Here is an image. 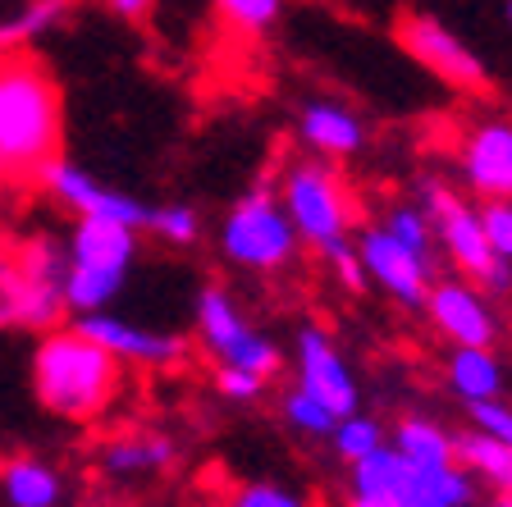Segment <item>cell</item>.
<instances>
[{
  "label": "cell",
  "instance_id": "d4e9b609",
  "mask_svg": "<svg viewBox=\"0 0 512 507\" xmlns=\"http://www.w3.org/2000/svg\"><path fill=\"white\" fill-rule=\"evenodd\" d=\"M334 453L343 457V462H357V457L375 453L380 444H389V434H384V425L375 421V416H362V412H348L339 416V425H334Z\"/></svg>",
  "mask_w": 512,
  "mask_h": 507
},
{
  "label": "cell",
  "instance_id": "9c48e42d",
  "mask_svg": "<svg viewBox=\"0 0 512 507\" xmlns=\"http://www.w3.org/2000/svg\"><path fill=\"white\" fill-rule=\"evenodd\" d=\"M37 188L51 201H60L64 211H74L78 220L96 215V220H119L138 233L147 229V220H151V206H142L138 197H128V192H119V188H106L92 169L74 165V160H64V156L46 160V165L37 169Z\"/></svg>",
  "mask_w": 512,
  "mask_h": 507
},
{
  "label": "cell",
  "instance_id": "ac0fdd59",
  "mask_svg": "<svg viewBox=\"0 0 512 507\" xmlns=\"http://www.w3.org/2000/svg\"><path fill=\"white\" fill-rule=\"evenodd\" d=\"M174 457H179V448L165 434H124V439L101 448V471L128 480L142 471H165V466H174Z\"/></svg>",
  "mask_w": 512,
  "mask_h": 507
},
{
  "label": "cell",
  "instance_id": "d6a6232c",
  "mask_svg": "<svg viewBox=\"0 0 512 507\" xmlns=\"http://www.w3.org/2000/svg\"><path fill=\"white\" fill-rule=\"evenodd\" d=\"M471 421H476V430L494 434V439L512 453V407H503L499 398L494 402H471Z\"/></svg>",
  "mask_w": 512,
  "mask_h": 507
},
{
  "label": "cell",
  "instance_id": "ba28073f",
  "mask_svg": "<svg viewBox=\"0 0 512 507\" xmlns=\"http://www.w3.org/2000/svg\"><path fill=\"white\" fill-rule=\"evenodd\" d=\"M192 316H197V338H202L206 352L220 366H243L252 375H266V380L284 366L279 348L234 307V297L224 293L220 284H206L197 293V311Z\"/></svg>",
  "mask_w": 512,
  "mask_h": 507
},
{
  "label": "cell",
  "instance_id": "8d00e7d4",
  "mask_svg": "<svg viewBox=\"0 0 512 507\" xmlns=\"http://www.w3.org/2000/svg\"><path fill=\"white\" fill-rule=\"evenodd\" d=\"M490 507H512V494H499V498H494Z\"/></svg>",
  "mask_w": 512,
  "mask_h": 507
},
{
  "label": "cell",
  "instance_id": "5b68a950",
  "mask_svg": "<svg viewBox=\"0 0 512 507\" xmlns=\"http://www.w3.org/2000/svg\"><path fill=\"white\" fill-rule=\"evenodd\" d=\"M298 243L302 238H298V229H293V220H288L275 183H256L220 220V252H224V261H234L238 270L275 275V270H284V265L298 256Z\"/></svg>",
  "mask_w": 512,
  "mask_h": 507
},
{
  "label": "cell",
  "instance_id": "ffe728a7",
  "mask_svg": "<svg viewBox=\"0 0 512 507\" xmlns=\"http://www.w3.org/2000/svg\"><path fill=\"white\" fill-rule=\"evenodd\" d=\"M407 466H439V462H458V434H448L444 425L426 421V416H403L394 425V439Z\"/></svg>",
  "mask_w": 512,
  "mask_h": 507
},
{
  "label": "cell",
  "instance_id": "484cf974",
  "mask_svg": "<svg viewBox=\"0 0 512 507\" xmlns=\"http://www.w3.org/2000/svg\"><path fill=\"white\" fill-rule=\"evenodd\" d=\"M284 5L288 0H211V10L220 14L229 28L252 32V37L275 28V23L284 19Z\"/></svg>",
  "mask_w": 512,
  "mask_h": 507
},
{
  "label": "cell",
  "instance_id": "44dd1931",
  "mask_svg": "<svg viewBox=\"0 0 512 507\" xmlns=\"http://www.w3.org/2000/svg\"><path fill=\"white\" fill-rule=\"evenodd\" d=\"M403 471H407V462L398 457V448L380 444L375 453L357 457V462L348 466V489H352V498H398Z\"/></svg>",
  "mask_w": 512,
  "mask_h": 507
},
{
  "label": "cell",
  "instance_id": "277c9868",
  "mask_svg": "<svg viewBox=\"0 0 512 507\" xmlns=\"http://www.w3.org/2000/svg\"><path fill=\"white\" fill-rule=\"evenodd\" d=\"M275 188L288 220H293V229H298V238L307 247L325 252L330 243H343L352 233L357 206H352V192L343 183V174L334 169V160H320V156L288 160Z\"/></svg>",
  "mask_w": 512,
  "mask_h": 507
},
{
  "label": "cell",
  "instance_id": "d590c367",
  "mask_svg": "<svg viewBox=\"0 0 512 507\" xmlns=\"http://www.w3.org/2000/svg\"><path fill=\"white\" fill-rule=\"evenodd\" d=\"M348 507H403L398 498H352Z\"/></svg>",
  "mask_w": 512,
  "mask_h": 507
},
{
  "label": "cell",
  "instance_id": "7a4b0ae2",
  "mask_svg": "<svg viewBox=\"0 0 512 507\" xmlns=\"http://www.w3.org/2000/svg\"><path fill=\"white\" fill-rule=\"evenodd\" d=\"M124 366L87 334L51 329L32 352V393L60 421H96L119 398Z\"/></svg>",
  "mask_w": 512,
  "mask_h": 507
},
{
  "label": "cell",
  "instance_id": "cb8c5ba5",
  "mask_svg": "<svg viewBox=\"0 0 512 507\" xmlns=\"http://www.w3.org/2000/svg\"><path fill=\"white\" fill-rule=\"evenodd\" d=\"M458 466H467L471 476L490 480L499 494H512V453L485 430L458 434Z\"/></svg>",
  "mask_w": 512,
  "mask_h": 507
},
{
  "label": "cell",
  "instance_id": "4316f807",
  "mask_svg": "<svg viewBox=\"0 0 512 507\" xmlns=\"http://www.w3.org/2000/svg\"><path fill=\"white\" fill-rule=\"evenodd\" d=\"M284 421L293 425L298 434H311V439H330L334 434V425H339V416L325 407V402L316 398V393H307V389H293L284 393Z\"/></svg>",
  "mask_w": 512,
  "mask_h": 507
},
{
  "label": "cell",
  "instance_id": "74e56055",
  "mask_svg": "<svg viewBox=\"0 0 512 507\" xmlns=\"http://www.w3.org/2000/svg\"><path fill=\"white\" fill-rule=\"evenodd\" d=\"M503 14H508V28H512V0H508V5H503Z\"/></svg>",
  "mask_w": 512,
  "mask_h": 507
},
{
  "label": "cell",
  "instance_id": "52a82bcc",
  "mask_svg": "<svg viewBox=\"0 0 512 507\" xmlns=\"http://www.w3.org/2000/svg\"><path fill=\"white\" fill-rule=\"evenodd\" d=\"M416 206L430 215L439 247H444V256L453 261V270H458L462 279L480 284V279L490 275V265L499 261V256H494L490 243H485L480 211L458 188H448V183L435 179V174H421V179H416Z\"/></svg>",
  "mask_w": 512,
  "mask_h": 507
},
{
  "label": "cell",
  "instance_id": "30bf717a",
  "mask_svg": "<svg viewBox=\"0 0 512 507\" xmlns=\"http://www.w3.org/2000/svg\"><path fill=\"white\" fill-rule=\"evenodd\" d=\"M426 316L453 348H494L499 338L490 297L471 279H435L426 293Z\"/></svg>",
  "mask_w": 512,
  "mask_h": 507
},
{
  "label": "cell",
  "instance_id": "8fae6325",
  "mask_svg": "<svg viewBox=\"0 0 512 507\" xmlns=\"http://www.w3.org/2000/svg\"><path fill=\"white\" fill-rule=\"evenodd\" d=\"M458 169L480 201H512V119H476L458 142Z\"/></svg>",
  "mask_w": 512,
  "mask_h": 507
},
{
  "label": "cell",
  "instance_id": "4dcf8cb0",
  "mask_svg": "<svg viewBox=\"0 0 512 507\" xmlns=\"http://www.w3.org/2000/svg\"><path fill=\"white\" fill-rule=\"evenodd\" d=\"M215 389H220L224 402H256L266 389V375H252L243 366H220L215 370Z\"/></svg>",
  "mask_w": 512,
  "mask_h": 507
},
{
  "label": "cell",
  "instance_id": "e575fe53",
  "mask_svg": "<svg viewBox=\"0 0 512 507\" xmlns=\"http://www.w3.org/2000/svg\"><path fill=\"white\" fill-rule=\"evenodd\" d=\"M106 5L119 14V19H147L156 0H106Z\"/></svg>",
  "mask_w": 512,
  "mask_h": 507
},
{
  "label": "cell",
  "instance_id": "836d02e7",
  "mask_svg": "<svg viewBox=\"0 0 512 507\" xmlns=\"http://www.w3.org/2000/svg\"><path fill=\"white\" fill-rule=\"evenodd\" d=\"M14 293H19V265L0 256V325H14Z\"/></svg>",
  "mask_w": 512,
  "mask_h": 507
},
{
  "label": "cell",
  "instance_id": "1f68e13d",
  "mask_svg": "<svg viewBox=\"0 0 512 507\" xmlns=\"http://www.w3.org/2000/svg\"><path fill=\"white\" fill-rule=\"evenodd\" d=\"M229 507H307L298 494H288L284 485H270V480H256V485H243Z\"/></svg>",
  "mask_w": 512,
  "mask_h": 507
},
{
  "label": "cell",
  "instance_id": "603a6c76",
  "mask_svg": "<svg viewBox=\"0 0 512 507\" xmlns=\"http://www.w3.org/2000/svg\"><path fill=\"white\" fill-rule=\"evenodd\" d=\"M74 0H28L10 19H0V51H23L37 37H46L51 28H60Z\"/></svg>",
  "mask_w": 512,
  "mask_h": 507
},
{
  "label": "cell",
  "instance_id": "7402d4cb",
  "mask_svg": "<svg viewBox=\"0 0 512 507\" xmlns=\"http://www.w3.org/2000/svg\"><path fill=\"white\" fill-rule=\"evenodd\" d=\"M380 229L389 233V238H398V243H403L421 265H430V270H435L439 238H435V224H430V215L421 211L416 201H407V197L403 201H389V206H384Z\"/></svg>",
  "mask_w": 512,
  "mask_h": 507
},
{
  "label": "cell",
  "instance_id": "3957f363",
  "mask_svg": "<svg viewBox=\"0 0 512 507\" xmlns=\"http://www.w3.org/2000/svg\"><path fill=\"white\" fill-rule=\"evenodd\" d=\"M64 256H69V265H64V307L78 311V316L106 311L124 288L133 261H138V229H128L119 220L83 215L69 233Z\"/></svg>",
  "mask_w": 512,
  "mask_h": 507
},
{
  "label": "cell",
  "instance_id": "7c38bea8",
  "mask_svg": "<svg viewBox=\"0 0 512 507\" xmlns=\"http://www.w3.org/2000/svg\"><path fill=\"white\" fill-rule=\"evenodd\" d=\"M352 247H357V256H362V270H366L371 284H380L384 293L394 297V302H403V307H426V293H430V284H435V270L416 261L398 238H389L380 224H366Z\"/></svg>",
  "mask_w": 512,
  "mask_h": 507
},
{
  "label": "cell",
  "instance_id": "4fadbf2b",
  "mask_svg": "<svg viewBox=\"0 0 512 507\" xmlns=\"http://www.w3.org/2000/svg\"><path fill=\"white\" fill-rule=\"evenodd\" d=\"M78 334H87L92 343L110 352L119 361H133V366H174L183 361L188 343L170 329H147V325H133V320L115 316V311H87V316L74 320Z\"/></svg>",
  "mask_w": 512,
  "mask_h": 507
},
{
  "label": "cell",
  "instance_id": "2e32d148",
  "mask_svg": "<svg viewBox=\"0 0 512 507\" xmlns=\"http://www.w3.org/2000/svg\"><path fill=\"white\" fill-rule=\"evenodd\" d=\"M64 476L46 457H5L0 462V503L5 507H60Z\"/></svg>",
  "mask_w": 512,
  "mask_h": 507
},
{
  "label": "cell",
  "instance_id": "f35d334b",
  "mask_svg": "<svg viewBox=\"0 0 512 507\" xmlns=\"http://www.w3.org/2000/svg\"><path fill=\"white\" fill-rule=\"evenodd\" d=\"M0 179H5V169H0Z\"/></svg>",
  "mask_w": 512,
  "mask_h": 507
},
{
  "label": "cell",
  "instance_id": "5bb4252c",
  "mask_svg": "<svg viewBox=\"0 0 512 507\" xmlns=\"http://www.w3.org/2000/svg\"><path fill=\"white\" fill-rule=\"evenodd\" d=\"M298 389L316 393L334 416H348L357 412V380H352V366L343 361L339 343L320 325H302L298 329Z\"/></svg>",
  "mask_w": 512,
  "mask_h": 507
},
{
  "label": "cell",
  "instance_id": "d6986e66",
  "mask_svg": "<svg viewBox=\"0 0 512 507\" xmlns=\"http://www.w3.org/2000/svg\"><path fill=\"white\" fill-rule=\"evenodd\" d=\"M448 389L462 402H494L503 393V361L494 348H453L448 357Z\"/></svg>",
  "mask_w": 512,
  "mask_h": 507
},
{
  "label": "cell",
  "instance_id": "6da1fadb",
  "mask_svg": "<svg viewBox=\"0 0 512 507\" xmlns=\"http://www.w3.org/2000/svg\"><path fill=\"white\" fill-rule=\"evenodd\" d=\"M64 142V96L32 46L0 51V169L5 179H37Z\"/></svg>",
  "mask_w": 512,
  "mask_h": 507
},
{
  "label": "cell",
  "instance_id": "f546056e",
  "mask_svg": "<svg viewBox=\"0 0 512 507\" xmlns=\"http://www.w3.org/2000/svg\"><path fill=\"white\" fill-rule=\"evenodd\" d=\"M325 265H330L334 270V279H339L343 288H348V293H366V284H371V279H366V270H362V256H357V247H352V238H343V243H330L325 247Z\"/></svg>",
  "mask_w": 512,
  "mask_h": 507
},
{
  "label": "cell",
  "instance_id": "9a60e30c",
  "mask_svg": "<svg viewBox=\"0 0 512 507\" xmlns=\"http://www.w3.org/2000/svg\"><path fill=\"white\" fill-rule=\"evenodd\" d=\"M298 138L320 160H348L366 147V124L352 106L334 96H316V101H302L298 110Z\"/></svg>",
  "mask_w": 512,
  "mask_h": 507
},
{
  "label": "cell",
  "instance_id": "83f0119b",
  "mask_svg": "<svg viewBox=\"0 0 512 507\" xmlns=\"http://www.w3.org/2000/svg\"><path fill=\"white\" fill-rule=\"evenodd\" d=\"M147 233H156L160 243H170V247H192L202 238V215H197V206H183V201L151 206Z\"/></svg>",
  "mask_w": 512,
  "mask_h": 507
},
{
  "label": "cell",
  "instance_id": "e0dca14e",
  "mask_svg": "<svg viewBox=\"0 0 512 507\" xmlns=\"http://www.w3.org/2000/svg\"><path fill=\"white\" fill-rule=\"evenodd\" d=\"M476 485L471 471L458 462H439V466H407L398 503L403 507H471Z\"/></svg>",
  "mask_w": 512,
  "mask_h": 507
},
{
  "label": "cell",
  "instance_id": "f1b7e54d",
  "mask_svg": "<svg viewBox=\"0 0 512 507\" xmlns=\"http://www.w3.org/2000/svg\"><path fill=\"white\" fill-rule=\"evenodd\" d=\"M480 229L499 261H512V201H480Z\"/></svg>",
  "mask_w": 512,
  "mask_h": 507
},
{
  "label": "cell",
  "instance_id": "8992f818",
  "mask_svg": "<svg viewBox=\"0 0 512 507\" xmlns=\"http://www.w3.org/2000/svg\"><path fill=\"white\" fill-rule=\"evenodd\" d=\"M394 42L403 46L426 74H435L439 83L458 87V92H467V96L494 92V78H490V69H485V60H480L444 19H435V14H426V10L398 14Z\"/></svg>",
  "mask_w": 512,
  "mask_h": 507
}]
</instances>
